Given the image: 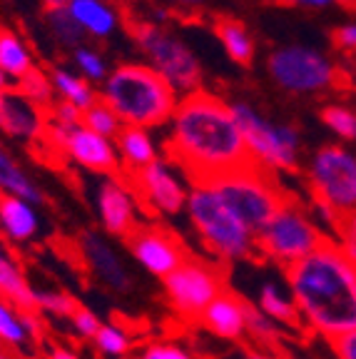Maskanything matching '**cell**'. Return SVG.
Returning a JSON list of instances; mask_svg holds the SVG:
<instances>
[{"label": "cell", "instance_id": "6da1fadb", "mask_svg": "<svg viewBox=\"0 0 356 359\" xmlns=\"http://www.w3.org/2000/svg\"><path fill=\"white\" fill-rule=\"evenodd\" d=\"M165 155L189 182H207L252 163L232 105L205 90H189L177 100Z\"/></svg>", "mask_w": 356, "mask_h": 359}, {"label": "cell", "instance_id": "7a4b0ae2", "mask_svg": "<svg viewBox=\"0 0 356 359\" xmlns=\"http://www.w3.org/2000/svg\"><path fill=\"white\" fill-rule=\"evenodd\" d=\"M284 272L301 325L327 339L356 330V262L339 242L324 240Z\"/></svg>", "mask_w": 356, "mask_h": 359}, {"label": "cell", "instance_id": "3957f363", "mask_svg": "<svg viewBox=\"0 0 356 359\" xmlns=\"http://www.w3.org/2000/svg\"><path fill=\"white\" fill-rule=\"evenodd\" d=\"M102 100L125 125L150 130L170 123L179 93L152 65L125 62L102 80Z\"/></svg>", "mask_w": 356, "mask_h": 359}, {"label": "cell", "instance_id": "277c9868", "mask_svg": "<svg viewBox=\"0 0 356 359\" xmlns=\"http://www.w3.org/2000/svg\"><path fill=\"white\" fill-rule=\"evenodd\" d=\"M184 212L217 262L234 264L256 252V235L224 205L212 182H192Z\"/></svg>", "mask_w": 356, "mask_h": 359}, {"label": "cell", "instance_id": "5b68a950", "mask_svg": "<svg viewBox=\"0 0 356 359\" xmlns=\"http://www.w3.org/2000/svg\"><path fill=\"white\" fill-rule=\"evenodd\" d=\"M267 172L269 170L249 163V165H245V168L224 172L214 180H207V182H212V187L219 192L224 205H227L254 235H259V230L272 219V215L287 202L282 190L274 185V180L269 177Z\"/></svg>", "mask_w": 356, "mask_h": 359}, {"label": "cell", "instance_id": "8992f818", "mask_svg": "<svg viewBox=\"0 0 356 359\" xmlns=\"http://www.w3.org/2000/svg\"><path fill=\"white\" fill-rule=\"evenodd\" d=\"M324 240L327 237H324L317 219L309 212H304L299 205L287 200L259 230L256 252L287 269L309 252H314Z\"/></svg>", "mask_w": 356, "mask_h": 359}, {"label": "cell", "instance_id": "52a82bcc", "mask_svg": "<svg viewBox=\"0 0 356 359\" xmlns=\"http://www.w3.org/2000/svg\"><path fill=\"white\" fill-rule=\"evenodd\" d=\"M130 33H132L135 43L142 50L152 67L162 78L167 80L177 93H189L197 90L202 83V67L195 53L189 50L187 45L165 28L155 25V22L145 20H130Z\"/></svg>", "mask_w": 356, "mask_h": 359}, {"label": "cell", "instance_id": "ba28073f", "mask_svg": "<svg viewBox=\"0 0 356 359\" xmlns=\"http://www.w3.org/2000/svg\"><path fill=\"white\" fill-rule=\"evenodd\" d=\"M232 112L240 123L242 135H245L252 163L264 170H274V172L296 168L299 130L292 125L269 123L264 115H259L247 102H232Z\"/></svg>", "mask_w": 356, "mask_h": 359}, {"label": "cell", "instance_id": "9c48e42d", "mask_svg": "<svg viewBox=\"0 0 356 359\" xmlns=\"http://www.w3.org/2000/svg\"><path fill=\"white\" fill-rule=\"evenodd\" d=\"M162 290H165L167 304L179 317L200 320L207 304L217 297L219 292H224V277L217 264L187 257L162 280Z\"/></svg>", "mask_w": 356, "mask_h": 359}, {"label": "cell", "instance_id": "30bf717a", "mask_svg": "<svg viewBox=\"0 0 356 359\" xmlns=\"http://www.w3.org/2000/svg\"><path fill=\"white\" fill-rule=\"evenodd\" d=\"M309 185L314 200L339 215L356 210V155L339 145L322 147L309 165Z\"/></svg>", "mask_w": 356, "mask_h": 359}, {"label": "cell", "instance_id": "8fae6325", "mask_svg": "<svg viewBox=\"0 0 356 359\" xmlns=\"http://www.w3.org/2000/svg\"><path fill=\"white\" fill-rule=\"evenodd\" d=\"M267 70L279 88L289 93H319L334 85L339 73L324 53L304 45H287L269 55Z\"/></svg>", "mask_w": 356, "mask_h": 359}, {"label": "cell", "instance_id": "7c38bea8", "mask_svg": "<svg viewBox=\"0 0 356 359\" xmlns=\"http://www.w3.org/2000/svg\"><path fill=\"white\" fill-rule=\"evenodd\" d=\"M128 180L137 202L152 215L172 217L187 208V195L192 185H187V175L170 160L157 157L137 172H128Z\"/></svg>", "mask_w": 356, "mask_h": 359}, {"label": "cell", "instance_id": "4fadbf2b", "mask_svg": "<svg viewBox=\"0 0 356 359\" xmlns=\"http://www.w3.org/2000/svg\"><path fill=\"white\" fill-rule=\"evenodd\" d=\"M45 135H50L53 145L60 147L78 168L90 170V172H100V175H117L123 170L115 140L105 137V135H100V133H95L88 125L80 123L78 128H70V130L48 128Z\"/></svg>", "mask_w": 356, "mask_h": 359}, {"label": "cell", "instance_id": "5bb4252c", "mask_svg": "<svg viewBox=\"0 0 356 359\" xmlns=\"http://www.w3.org/2000/svg\"><path fill=\"white\" fill-rule=\"evenodd\" d=\"M125 240H128V250L135 262L157 280H165L174 267H179L187 259L182 242L172 232L155 227V224L150 227L137 224Z\"/></svg>", "mask_w": 356, "mask_h": 359}, {"label": "cell", "instance_id": "9a60e30c", "mask_svg": "<svg viewBox=\"0 0 356 359\" xmlns=\"http://www.w3.org/2000/svg\"><path fill=\"white\" fill-rule=\"evenodd\" d=\"M95 208L102 230L110 237H128L137 227V197L130 182L120 177H107L95 195Z\"/></svg>", "mask_w": 356, "mask_h": 359}, {"label": "cell", "instance_id": "2e32d148", "mask_svg": "<svg viewBox=\"0 0 356 359\" xmlns=\"http://www.w3.org/2000/svg\"><path fill=\"white\" fill-rule=\"evenodd\" d=\"M80 255L85 259V267L93 272V277L100 285H105L112 292H130L132 287V275H130L128 264L117 255V250L95 230L80 232Z\"/></svg>", "mask_w": 356, "mask_h": 359}, {"label": "cell", "instance_id": "e0dca14e", "mask_svg": "<svg viewBox=\"0 0 356 359\" xmlns=\"http://www.w3.org/2000/svg\"><path fill=\"white\" fill-rule=\"evenodd\" d=\"M0 130L18 140L35 142L48 133V107L33 102L20 90L0 93Z\"/></svg>", "mask_w": 356, "mask_h": 359}, {"label": "cell", "instance_id": "ac0fdd59", "mask_svg": "<svg viewBox=\"0 0 356 359\" xmlns=\"http://www.w3.org/2000/svg\"><path fill=\"white\" fill-rule=\"evenodd\" d=\"M200 322L205 330H210L219 339H242L247 337V302L232 292H219L200 314Z\"/></svg>", "mask_w": 356, "mask_h": 359}, {"label": "cell", "instance_id": "d6986e66", "mask_svg": "<svg viewBox=\"0 0 356 359\" xmlns=\"http://www.w3.org/2000/svg\"><path fill=\"white\" fill-rule=\"evenodd\" d=\"M40 337V322L35 309H20L0 297V347L25 349Z\"/></svg>", "mask_w": 356, "mask_h": 359}, {"label": "cell", "instance_id": "ffe728a7", "mask_svg": "<svg viewBox=\"0 0 356 359\" xmlns=\"http://www.w3.org/2000/svg\"><path fill=\"white\" fill-rule=\"evenodd\" d=\"M0 230L11 242H30L40 232V217L33 202L0 192Z\"/></svg>", "mask_w": 356, "mask_h": 359}, {"label": "cell", "instance_id": "44dd1931", "mask_svg": "<svg viewBox=\"0 0 356 359\" xmlns=\"http://www.w3.org/2000/svg\"><path fill=\"white\" fill-rule=\"evenodd\" d=\"M115 147L120 155V165L125 168V175L137 172L152 160H157L155 140L147 133V128H139V125H123L120 133L115 135Z\"/></svg>", "mask_w": 356, "mask_h": 359}, {"label": "cell", "instance_id": "7402d4cb", "mask_svg": "<svg viewBox=\"0 0 356 359\" xmlns=\"http://www.w3.org/2000/svg\"><path fill=\"white\" fill-rule=\"evenodd\" d=\"M212 28H214V35H217L219 43H222L224 53H227L237 65H245V67L252 65V60H254V40H252L249 30L245 28V22L237 20V18L219 15V18H214Z\"/></svg>", "mask_w": 356, "mask_h": 359}, {"label": "cell", "instance_id": "603a6c76", "mask_svg": "<svg viewBox=\"0 0 356 359\" xmlns=\"http://www.w3.org/2000/svg\"><path fill=\"white\" fill-rule=\"evenodd\" d=\"M0 297L18 304L20 309H35L33 287H30L28 277L18 264V259L3 247H0Z\"/></svg>", "mask_w": 356, "mask_h": 359}, {"label": "cell", "instance_id": "cb8c5ba5", "mask_svg": "<svg viewBox=\"0 0 356 359\" xmlns=\"http://www.w3.org/2000/svg\"><path fill=\"white\" fill-rule=\"evenodd\" d=\"M67 11L83 25L85 33L95 38H107L117 28V13L105 0H70Z\"/></svg>", "mask_w": 356, "mask_h": 359}, {"label": "cell", "instance_id": "d4e9b609", "mask_svg": "<svg viewBox=\"0 0 356 359\" xmlns=\"http://www.w3.org/2000/svg\"><path fill=\"white\" fill-rule=\"evenodd\" d=\"M0 192L18 195L33 205L43 202V190L35 185L33 177L18 165V160L3 145H0Z\"/></svg>", "mask_w": 356, "mask_h": 359}, {"label": "cell", "instance_id": "484cf974", "mask_svg": "<svg viewBox=\"0 0 356 359\" xmlns=\"http://www.w3.org/2000/svg\"><path fill=\"white\" fill-rule=\"evenodd\" d=\"M35 67L33 53L25 45V40L11 28L0 25V70L13 80H20Z\"/></svg>", "mask_w": 356, "mask_h": 359}, {"label": "cell", "instance_id": "4316f807", "mask_svg": "<svg viewBox=\"0 0 356 359\" xmlns=\"http://www.w3.org/2000/svg\"><path fill=\"white\" fill-rule=\"evenodd\" d=\"M256 307L262 309L264 314H269L274 322L284 327H296L301 325L299 309H296L294 299H292L289 292H284L274 282H264L259 287V294H256Z\"/></svg>", "mask_w": 356, "mask_h": 359}, {"label": "cell", "instance_id": "83f0119b", "mask_svg": "<svg viewBox=\"0 0 356 359\" xmlns=\"http://www.w3.org/2000/svg\"><path fill=\"white\" fill-rule=\"evenodd\" d=\"M50 80H53V88H55L57 95H60L62 100L73 102V105L80 107L83 112L97 100L90 80L80 78V75H73L70 70H65V67H55V70L50 73Z\"/></svg>", "mask_w": 356, "mask_h": 359}, {"label": "cell", "instance_id": "f1b7e54d", "mask_svg": "<svg viewBox=\"0 0 356 359\" xmlns=\"http://www.w3.org/2000/svg\"><path fill=\"white\" fill-rule=\"evenodd\" d=\"M279 322H274L269 314H264L256 304L247 302V337H252L259 347H272L277 339H282Z\"/></svg>", "mask_w": 356, "mask_h": 359}, {"label": "cell", "instance_id": "f546056e", "mask_svg": "<svg viewBox=\"0 0 356 359\" xmlns=\"http://www.w3.org/2000/svg\"><path fill=\"white\" fill-rule=\"evenodd\" d=\"M93 344L105 357H125L132 349V337H130V332L125 327L102 322L97 334L93 337Z\"/></svg>", "mask_w": 356, "mask_h": 359}, {"label": "cell", "instance_id": "4dcf8cb0", "mask_svg": "<svg viewBox=\"0 0 356 359\" xmlns=\"http://www.w3.org/2000/svg\"><path fill=\"white\" fill-rule=\"evenodd\" d=\"M48 28H50L53 38L65 48H78V43L83 40L85 30L78 20L73 18V13L67 8H55L48 11Z\"/></svg>", "mask_w": 356, "mask_h": 359}, {"label": "cell", "instance_id": "1f68e13d", "mask_svg": "<svg viewBox=\"0 0 356 359\" xmlns=\"http://www.w3.org/2000/svg\"><path fill=\"white\" fill-rule=\"evenodd\" d=\"M83 125H88V128L95 130V133H100V135H105V137H112V140H115V135L120 133V128H123L125 123L120 120V115H117V112L100 97V100H95L93 105L83 112Z\"/></svg>", "mask_w": 356, "mask_h": 359}, {"label": "cell", "instance_id": "d6a6232c", "mask_svg": "<svg viewBox=\"0 0 356 359\" xmlns=\"http://www.w3.org/2000/svg\"><path fill=\"white\" fill-rule=\"evenodd\" d=\"M33 302L38 314L43 312L48 317H57V320H67L78 307V302L60 290H33Z\"/></svg>", "mask_w": 356, "mask_h": 359}, {"label": "cell", "instance_id": "836d02e7", "mask_svg": "<svg viewBox=\"0 0 356 359\" xmlns=\"http://www.w3.org/2000/svg\"><path fill=\"white\" fill-rule=\"evenodd\" d=\"M18 90H20L22 95H28L33 102H38V105L43 107H50L53 102H55V88H53V80L48 73H43V70H38V67H33L25 78L18 80Z\"/></svg>", "mask_w": 356, "mask_h": 359}, {"label": "cell", "instance_id": "e575fe53", "mask_svg": "<svg viewBox=\"0 0 356 359\" xmlns=\"http://www.w3.org/2000/svg\"><path fill=\"white\" fill-rule=\"evenodd\" d=\"M322 123L341 140H356V112L344 105H327L322 110Z\"/></svg>", "mask_w": 356, "mask_h": 359}, {"label": "cell", "instance_id": "d590c367", "mask_svg": "<svg viewBox=\"0 0 356 359\" xmlns=\"http://www.w3.org/2000/svg\"><path fill=\"white\" fill-rule=\"evenodd\" d=\"M73 57H75V65L80 67V73L85 75V80H90V83H102V80L107 78L105 60H102V55H97L95 50L78 45V48L73 50Z\"/></svg>", "mask_w": 356, "mask_h": 359}, {"label": "cell", "instance_id": "8d00e7d4", "mask_svg": "<svg viewBox=\"0 0 356 359\" xmlns=\"http://www.w3.org/2000/svg\"><path fill=\"white\" fill-rule=\"evenodd\" d=\"M67 320H70V327H73V332L80 337V339H93L102 325V320L93 312V309L80 307V304L75 307V312L70 314Z\"/></svg>", "mask_w": 356, "mask_h": 359}, {"label": "cell", "instance_id": "74e56055", "mask_svg": "<svg viewBox=\"0 0 356 359\" xmlns=\"http://www.w3.org/2000/svg\"><path fill=\"white\" fill-rule=\"evenodd\" d=\"M336 242H339L341 250L356 262V210L341 215L339 227H336Z\"/></svg>", "mask_w": 356, "mask_h": 359}, {"label": "cell", "instance_id": "f35d334b", "mask_svg": "<svg viewBox=\"0 0 356 359\" xmlns=\"http://www.w3.org/2000/svg\"><path fill=\"white\" fill-rule=\"evenodd\" d=\"M139 359H195V354H189L184 347L172 342H152L142 349Z\"/></svg>", "mask_w": 356, "mask_h": 359}, {"label": "cell", "instance_id": "ab89813d", "mask_svg": "<svg viewBox=\"0 0 356 359\" xmlns=\"http://www.w3.org/2000/svg\"><path fill=\"white\" fill-rule=\"evenodd\" d=\"M331 43L344 53H356V25H341L331 30Z\"/></svg>", "mask_w": 356, "mask_h": 359}, {"label": "cell", "instance_id": "60d3db41", "mask_svg": "<svg viewBox=\"0 0 356 359\" xmlns=\"http://www.w3.org/2000/svg\"><path fill=\"white\" fill-rule=\"evenodd\" d=\"M334 357L336 359H356V330L334 337Z\"/></svg>", "mask_w": 356, "mask_h": 359}, {"label": "cell", "instance_id": "b9f144b4", "mask_svg": "<svg viewBox=\"0 0 356 359\" xmlns=\"http://www.w3.org/2000/svg\"><path fill=\"white\" fill-rule=\"evenodd\" d=\"M287 6H304V8H327L336 0H282Z\"/></svg>", "mask_w": 356, "mask_h": 359}, {"label": "cell", "instance_id": "7bdbcfd3", "mask_svg": "<svg viewBox=\"0 0 356 359\" xmlns=\"http://www.w3.org/2000/svg\"><path fill=\"white\" fill-rule=\"evenodd\" d=\"M48 359H83L78 352H73V349L67 347H53L50 354H48Z\"/></svg>", "mask_w": 356, "mask_h": 359}, {"label": "cell", "instance_id": "ee69618b", "mask_svg": "<svg viewBox=\"0 0 356 359\" xmlns=\"http://www.w3.org/2000/svg\"><path fill=\"white\" fill-rule=\"evenodd\" d=\"M70 0H43L45 11H55V8H67Z\"/></svg>", "mask_w": 356, "mask_h": 359}, {"label": "cell", "instance_id": "f6af8a7d", "mask_svg": "<svg viewBox=\"0 0 356 359\" xmlns=\"http://www.w3.org/2000/svg\"><path fill=\"white\" fill-rule=\"evenodd\" d=\"M247 359H277L274 354H267V352H249Z\"/></svg>", "mask_w": 356, "mask_h": 359}, {"label": "cell", "instance_id": "bcb514c9", "mask_svg": "<svg viewBox=\"0 0 356 359\" xmlns=\"http://www.w3.org/2000/svg\"><path fill=\"white\" fill-rule=\"evenodd\" d=\"M8 80H11V78H8V75L3 73V70H0V93H3V90L11 88V83H8Z\"/></svg>", "mask_w": 356, "mask_h": 359}, {"label": "cell", "instance_id": "7dc6e473", "mask_svg": "<svg viewBox=\"0 0 356 359\" xmlns=\"http://www.w3.org/2000/svg\"><path fill=\"white\" fill-rule=\"evenodd\" d=\"M172 3H179V6H200L202 0H172Z\"/></svg>", "mask_w": 356, "mask_h": 359}, {"label": "cell", "instance_id": "c3c4849f", "mask_svg": "<svg viewBox=\"0 0 356 359\" xmlns=\"http://www.w3.org/2000/svg\"><path fill=\"white\" fill-rule=\"evenodd\" d=\"M0 359H13V357H11V354L6 352V349H0Z\"/></svg>", "mask_w": 356, "mask_h": 359}]
</instances>
